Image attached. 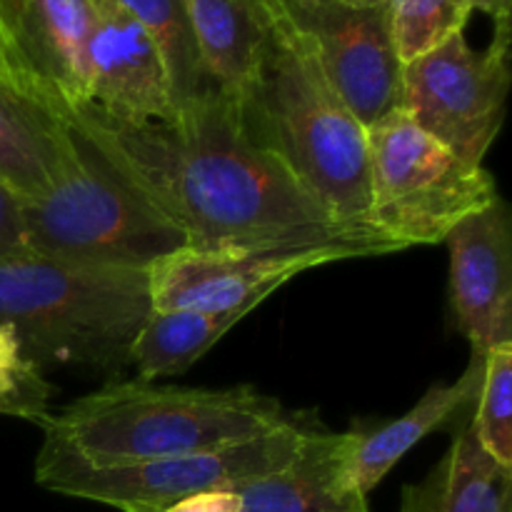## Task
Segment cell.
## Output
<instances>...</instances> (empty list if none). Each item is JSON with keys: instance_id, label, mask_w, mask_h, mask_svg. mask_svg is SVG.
<instances>
[{"instance_id": "6da1fadb", "label": "cell", "mask_w": 512, "mask_h": 512, "mask_svg": "<svg viewBox=\"0 0 512 512\" xmlns=\"http://www.w3.org/2000/svg\"><path fill=\"white\" fill-rule=\"evenodd\" d=\"M65 123L183 230L190 250L310 243H363L380 255L400 250L375 228L338 223L255 143L238 98L213 83L173 123L125 125L90 103Z\"/></svg>"}, {"instance_id": "7a4b0ae2", "label": "cell", "mask_w": 512, "mask_h": 512, "mask_svg": "<svg viewBox=\"0 0 512 512\" xmlns=\"http://www.w3.org/2000/svg\"><path fill=\"white\" fill-rule=\"evenodd\" d=\"M293 413L253 385L180 388L153 380L110 383L43 425L45 440L90 465H133L208 453L263 438Z\"/></svg>"}, {"instance_id": "3957f363", "label": "cell", "mask_w": 512, "mask_h": 512, "mask_svg": "<svg viewBox=\"0 0 512 512\" xmlns=\"http://www.w3.org/2000/svg\"><path fill=\"white\" fill-rule=\"evenodd\" d=\"M268 20L258 70L238 95L250 135L338 223L373 228L368 128L340 100L313 55Z\"/></svg>"}, {"instance_id": "277c9868", "label": "cell", "mask_w": 512, "mask_h": 512, "mask_svg": "<svg viewBox=\"0 0 512 512\" xmlns=\"http://www.w3.org/2000/svg\"><path fill=\"white\" fill-rule=\"evenodd\" d=\"M148 313V270L100 268L38 253L0 258V325L38 370L125 368Z\"/></svg>"}, {"instance_id": "5b68a950", "label": "cell", "mask_w": 512, "mask_h": 512, "mask_svg": "<svg viewBox=\"0 0 512 512\" xmlns=\"http://www.w3.org/2000/svg\"><path fill=\"white\" fill-rule=\"evenodd\" d=\"M73 133L78 158L65 178L35 203H23L30 253L68 263L150 270L188 248L183 230L140 190L120 178L103 155Z\"/></svg>"}, {"instance_id": "8992f818", "label": "cell", "mask_w": 512, "mask_h": 512, "mask_svg": "<svg viewBox=\"0 0 512 512\" xmlns=\"http://www.w3.org/2000/svg\"><path fill=\"white\" fill-rule=\"evenodd\" d=\"M370 225L400 250L445 243L498 198L495 178L425 133L403 108L368 128Z\"/></svg>"}, {"instance_id": "52a82bcc", "label": "cell", "mask_w": 512, "mask_h": 512, "mask_svg": "<svg viewBox=\"0 0 512 512\" xmlns=\"http://www.w3.org/2000/svg\"><path fill=\"white\" fill-rule=\"evenodd\" d=\"M315 428L313 415L293 413L283 428L248 443L133 465H90L45 440L35 460V483L50 493L123 512H158L188 495L235 490L285 468Z\"/></svg>"}, {"instance_id": "ba28073f", "label": "cell", "mask_w": 512, "mask_h": 512, "mask_svg": "<svg viewBox=\"0 0 512 512\" xmlns=\"http://www.w3.org/2000/svg\"><path fill=\"white\" fill-rule=\"evenodd\" d=\"M263 5L313 55L365 128L403 108V65L385 5L353 8L343 0H263Z\"/></svg>"}, {"instance_id": "9c48e42d", "label": "cell", "mask_w": 512, "mask_h": 512, "mask_svg": "<svg viewBox=\"0 0 512 512\" xmlns=\"http://www.w3.org/2000/svg\"><path fill=\"white\" fill-rule=\"evenodd\" d=\"M510 80V43L475 50L460 33L403 65V110L465 163L483 165L503 128Z\"/></svg>"}, {"instance_id": "30bf717a", "label": "cell", "mask_w": 512, "mask_h": 512, "mask_svg": "<svg viewBox=\"0 0 512 512\" xmlns=\"http://www.w3.org/2000/svg\"><path fill=\"white\" fill-rule=\"evenodd\" d=\"M378 250L363 243H310L275 248L180 250L148 270L150 310H225L260 305L280 285L310 268L350 258H370Z\"/></svg>"}, {"instance_id": "8fae6325", "label": "cell", "mask_w": 512, "mask_h": 512, "mask_svg": "<svg viewBox=\"0 0 512 512\" xmlns=\"http://www.w3.org/2000/svg\"><path fill=\"white\" fill-rule=\"evenodd\" d=\"M93 0H0V78L68 118L90 103Z\"/></svg>"}, {"instance_id": "7c38bea8", "label": "cell", "mask_w": 512, "mask_h": 512, "mask_svg": "<svg viewBox=\"0 0 512 512\" xmlns=\"http://www.w3.org/2000/svg\"><path fill=\"white\" fill-rule=\"evenodd\" d=\"M450 245V300L475 355L512 343V228L503 198L460 220Z\"/></svg>"}, {"instance_id": "4fadbf2b", "label": "cell", "mask_w": 512, "mask_h": 512, "mask_svg": "<svg viewBox=\"0 0 512 512\" xmlns=\"http://www.w3.org/2000/svg\"><path fill=\"white\" fill-rule=\"evenodd\" d=\"M88 40L90 105L125 125L173 123L168 73L143 25L118 0H93Z\"/></svg>"}, {"instance_id": "5bb4252c", "label": "cell", "mask_w": 512, "mask_h": 512, "mask_svg": "<svg viewBox=\"0 0 512 512\" xmlns=\"http://www.w3.org/2000/svg\"><path fill=\"white\" fill-rule=\"evenodd\" d=\"M483 373L485 355L473 353L455 383L433 385L405 415L388 423H363L345 433V463L355 488L368 495L420 440L468 415L478 400Z\"/></svg>"}, {"instance_id": "9a60e30c", "label": "cell", "mask_w": 512, "mask_h": 512, "mask_svg": "<svg viewBox=\"0 0 512 512\" xmlns=\"http://www.w3.org/2000/svg\"><path fill=\"white\" fill-rule=\"evenodd\" d=\"M345 433L315 428L285 468L235 488L243 512H370L350 480Z\"/></svg>"}, {"instance_id": "2e32d148", "label": "cell", "mask_w": 512, "mask_h": 512, "mask_svg": "<svg viewBox=\"0 0 512 512\" xmlns=\"http://www.w3.org/2000/svg\"><path fill=\"white\" fill-rule=\"evenodd\" d=\"M78 158L70 125L0 78V183L23 203L45 198Z\"/></svg>"}, {"instance_id": "e0dca14e", "label": "cell", "mask_w": 512, "mask_h": 512, "mask_svg": "<svg viewBox=\"0 0 512 512\" xmlns=\"http://www.w3.org/2000/svg\"><path fill=\"white\" fill-rule=\"evenodd\" d=\"M400 512H512V470L480 448L473 410L455 423L443 460L420 483L405 485Z\"/></svg>"}, {"instance_id": "ac0fdd59", "label": "cell", "mask_w": 512, "mask_h": 512, "mask_svg": "<svg viewBox=\"0 0 512 512\" xmlns=\"http://www.w3.org/2000/svg\"><path fill=\"white\" fill-rule=\"evenodd\" d=\"M205 78L238 98L253 80L268 40L263 0H188Z\"/></svg>"}, {"instance_id": "d6986e66", "label": "cell", "mask_w": 512, "mask_h": 512, "mask_svg": "<svg viewBox=\"0 0 512 512\" xmlns=\"http://www.w3.org/2000/svg\"><path fill=\"white\" fill-rule=\"evenodd\" d=\"M258 305L225 310H150L130 348L140 380L170 378L193 368L233 325Z\"/></svg>"}, {"instance_id": "ffe728a7", "label": "cell", "mask_w": 512, "mask_h": 512, "mask_svg": "<svg viewBox=\"0 0 512 512\" xmlns=\"http://www.w3.org/2000/svg\"><path fill=\"white\" fill-rule=\"evenodd\" d=\"M145 28L168 73L175 110H183L205 83L188 0H118Z\"/></svg>"}, {"instance_id": "44dd1931", "label": "cell", "mask_w": 512, "mask_h": 512, "mask_svg": "<svg viewBox=\"0 0 512 512\" xmlns=\"http://www.w3.org/2000/svg\"><path fill=\"white\" fill-rule=\"evenodd\" d=\"M385 8L400 65L433 53L463 33L473 13L470 0H388Z\"/></svg>"}, {"instance_id": "7402d4cb", "label": "cell", "mask_w": 512, "mask_h": 512, "mask_svg": "<svg viewBox=\"0 0 512 512\" xmlns=\"http://www.w3.org/2000/svg\"><path fill=\"white\" fill-rule=\"evenodd\" d=\"M473 430L480 448L512 470V343L485 355V373L473 408Z\"/></svg>"}, {"instance_id": "603a6c76", "label": "cell", "mask_w": 512, "mask_h": 512, "mask_svg": "<svg viewBox=\"0 0 512 512\" xmlns=\"http://www.w3.org/2000/svg\"><path fill=\"white\" fill-rule=\"evenodd\" d=\"M30 253L28 235H25L23 200L0 183V258Z\"/></svg>"}, {"instance_id": "cb8c5ba5", "label": "cell", "mask_w": 512, "mask_h": 512, "mask_svg": "<svg viewBox=\"0 0 512 512\" xmlns=\"http://www.w3.org/2000/svg\"><path fill=\"white\" fill-rule=\"evenodd\" d=\"M158 512H243V503L235 490H203L175 500Z\"/></svg>"}, {"instance_id": "d4e9b609", "label": "cell", "mask_w": 512, "mask_h": 512, "mask_svg": "<svg viewBox=\"0 0 512 512\" xmlns=\"http://www.w3.org/2000/svg\"><path fill=\"white\" fill-rule=\"evenodd\" d=\"M473 10L490 15L495 23V43H510L512 45V25H510V8L512 0H470Z\"/></svg>"}, {"instance_id": "484cf974", "label": "cell", "mask_w": 512, "mask_h": 512, "mask_svg": "<svg viewBox=\"0 0 512 512\" xmlns=\"http://www.w3.org/2000/svg\"><path fill=\"white\" fill-rule=\"evenodd\" d=\"M343 3L353 8H378V5H388V0H343Z\"/></svg>"}]
</instances>
